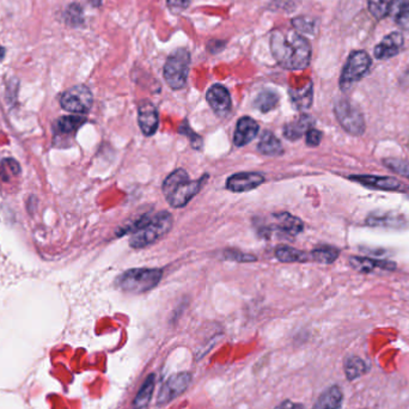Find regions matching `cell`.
<instances>
[{
  "label": "cell",
  "mask_w": 409,
  "mask_h": 409,
  "mask_svg": "<svg viewBox=\"0 0 409 409\" xmlns=\"http://www.w3.org/2000/svg\"><path fill=\"white\" fill-rule=\"evenodd\" d=\"M226 257L228 260L238 261V262H250L255 261V256L249 255V254H242L238 252H226Z\"/></svg>",
  "instance_id": "d590c367"
},
{
  "label": "cell",
  "mask_w": 409,
  "mask_h": 409,
  "mask_svg": "<svg viewBox=\"0 0 409 409\" xmlns=\"http://www.w3.org/2000/svg\"><path fill=\"white\" fill-rule=\"evenodd\" d=\"M405 44L401 32H390L374 48V54L378 60H386L398 56Z\"/></svg>",
  "instance_id": "9a60e30c"
},
{
  "label": "cell",
  "mask_w": 409,
  "mask_h": 409,
  "mask_svg": "<svg viewBox=\"0 0 409 409\" xmlns=\"http://www.w3.org/2000/svg\"><path fill=\"white\" fill-rule=\"evenodd\" d=\"M350 181L358 182L360 185L369 187V188L378 189V190H388V192H396L403 189V183L388 176H371V175H354L348 177Z\"/></svg>",
  "instance_id": "5bb4252c"
},
{
  "label": "cell",
  "mask_w": 409,
  "mask_h": 409,
  "mask_svg": "<svg viewBox=\"0 0 409 409\" xmlns=\"http://www.w3.org/2000/svg\"><path fill=\"white\" fill-rule=\"evenodd\" d=\"M94 97L90 89L85 85H75L63 92L60 104L63 109L75 114H85L90 111Z\"/></svg>",
  "instance_id": "ba28073f"
},
{
  "label": "cell",
  "mask_w": 409,
  "mask_h": 409,
  "mask_svg": "<svg viewBox=\"0 0 409 409\" xmlns=\"http://www.w3.org/2000/svg\"><path fill=\"white\" fill-rule=\"evenodd\" d=\"M350 264L355 269L364 271V273H369V271H374V269H383V271H393L395 269V264L393 262H388V261H377L371 260V259H365V257H352L350 259Z\"/></svg>",
  "instance_id": "d6986e66"
},
{
  "label": "cell",
  "mask_w": 409,
  "mask_h": 409,
  "mask_svg": "<svg viewBox=\"0 0 409 409\" xmlns=\"http://www.w3.org/2000/svg\"><path fill=\"white\" fill-rule=\"evenodd\" d=\"M206 99L218 116H225L231 111V96L228 89L221 84H214L209 87Z\"/></svg>",
  "instance_id": "8fae6325"
},
{
  "label": "cell",
  "mask_w": 409,
  "mask_h": 409,
  "mask_svg": "<svg viewBox=\"0 0 409 409\" xmlns=\"http://www.w3.org/2000/svg\"><path fill=\"white\" fill-rule=\"evenodd\" d=\"M190 0H166V5L175 12L183 11L188 8Z\"/></svg>",
  "instance_id": "8d00e7d4"
},
{
  "label": "cell",
  "mask_w": 409,
  "mask_h": 409,
  "mask_svg": "<svg viewBox=\"0 0 409 409\" xmlns=\"http://www.w3.org/2000/svg\"><path fill=\"white\" fill-rule=\"evenodd\" d=\"M390 13L400 28L409 32V0H396Z\"/></svg>",
  "instance_id": "cb8c5ba5"
},
{
  "label": "cell",
  "mask_w": 409,
  "mask_h": 409,
  "mask_svg": "<svg viewBox=\"0 0 409 409\" xmlns=\"http://www.w3.org/2000/svg\"><path fill=\"white\" fill-rule=\"evenodd\" d=\"M206 180L207 175L199 180H190L185 170L177 169L164 180L161 190L170 206L182 209L200 192Z\"/></svg>",
  "instance_id": "3957f363"
},
{
  "label": "cell",
  "mask_w": 409,
  "mask_h": 409,
  "mask_svg": "<svg viewBox=\"0 0 409 409\" xmlns=\"http://www.w3.org/2000/svg\"><path fill=\"white\" fill-rule=\"evenodd\" d=\"M190 381H192V374L188 372H180L168 378L166 383L161 386V391L158 395V405H166L185 393Z\"/></svg>",
  "instance_id": "9c48e42d"
},
{
  "label": "cell",
  "mask_w": 409,
  "mask_h": 409,
  "mask_svg": "<svg viewBox=\"0 0 409 409\" xmlns=\"http://www.w3.org/2000/svg\"><path fill=\"white\" fill-rule=\"evenodd\" d=\"M173 216L168 212H159L154 216H140L122 235L130 233V244L132 248H145L166 236L173 228Z\"/></svg>",
  "instance_id": "7a4b0ae2"
},
{
  "label": "cell",
  "mask_w": 409,
  "mask_h": 409,
  "mask_svg": "<svg viewBox=\"0 0 409 409\" xmlns=\"http://www.w3.org/2000/svg\"><path fill=\"white\" fill-rule=\"evenodd\" d=\"M334 113L338 123L347 133L359 137L365 132L364 116L362 111H359V108L354 106L353 103L347 99H340L335 103Z\"/></svg>",
  "instance_id": "52a82bcc"
},
{
  "label": "cell",
  "mask_w": 409,
  "mask_h": 409,
  "mask_svg": "<svg viewBox=\"0 0 409 409\" xmlns=\"http://www.w3.org/2000/svg\"><path fill=\"white\" fill-rule=\"evenodd\" d=\"M257 149L264 156H271H271H280L283 152V145H281L279 139L268 130L262 134L259 145H257Z\"/></svg>",
  "instance_id": "ffe728a7"
},
{
  "label": "cell",
  "mask_w": 409,
  "mask_h": 409,
  "mask_svg": "<svg viewBox=\"0 0 409 409\" xmlns=\"http://www.w3.org/2000/svg\"><path fill=\"white\" fill-rule=\"evenodd\" d=\"M276 409H305L303 405L300 403H295V402L290 401V400H286L283 401L281 405H278Z\"/></svg>",
  "instance_id": "74e56055"
},
{
  "label": "cell",
  "mask_w": 409,
  "mask_h": 409,
  "mask_svg": "<svg viewBox=\"0 0 409 409\" xmlns=\"http://www.w3.org/2000/svg\"><path fill=\"white\" fill-rule=\"evenodd\" d=\"M20 173V166L13 159H4L0 161V178L8 181L10 177Z\"/></svg>",
  "instance_id": "4dcf8cb0"
},
{
  "label": "cell",
  "mask_w": 409,
  "mask_h": 409,
  "mask_svg": "<svg viewBox=\"0 0 409 409\" xmlns=\"http://www.w3.org/2000/svg\"><path fill=\"white\" fill-rule=\"evenodd\" d=\"M292 24L297 32H305V34H314L315 32V20L310 17L300 16L292 20Z\"/></svg>",
  "instance_id": "d6a6232c"
},
{
  "label": "cell",
  "mask_w": 409,
  "mask_h": 409,
  "mask_svg": "<svg viewBox=\"0 0 409 409\" xmlns=\"http://www.w3.org/2000/svg\"><path fill=\"white\" fill-rule=\"evenodd\" d=\"M276 259L280 262L291 264V262H307L310 256L307 252H300L298 249L291 248L288 245H280L276 250Z\"/></svg>",
  "instance_id": "7402d4cb"
},
{
  "label": "cell",
  "mask_w": 409,
  "mask_h": 409,
  "mask_svg": "<svg viewBox=\"0 0 409 409\" xmlns=\"http://www.w3.org/2000/svg\"><path fill=\"white\" fill-rule=\"evenodd\" d=\"M271 51L276 63L290 71L304 70L310 65L311 46L295 29L279 28L271 34Z\"/></svg>",
  "instance_id": "6da1fadb"
},
{
  "label": "cell",
  "mask_w": 409,
  "mask_h": 409,
  "mask_svg": "<svg viewBox=\"0 0 409 409\" xmlns=\"http://www.w3.org/2000/svg\"><path fill=\"white\" fill-rule=\"evenodd\" d=\"M154 374H151L146 379L145 383L142 384V388L139 390L138 395L135 396L133 402L134 409H145L151 401V398L154 395Z\"/></svg>",
  "instance_id": "603a6c76"
},
{
  "label": "cell",
  "mask_w": 409,
  "mask_h": 409,
  "mask_svg": "<svg viewBox=\"0 0 409 409\" xmlns=\"http://www.w3.org/2000/svg\"><path fill=\"white\" fill-rule=\"evenodd\" d=\"M371 65L372 60L365 51H352L340 77L341 90H348L353 84L358 83L359 80L364 78L369 72Z\"/></svg>",
  "instance_id": "8992f818"
},
{
  "label": "cell",
  "mask_w": 409,
  "mask_h": 409,
  "mask_svg": "<svg viewBox=\"0 0 409 409\" xmlns=\"http://www.w3.org/2000/svg\"><path fill=\"white\" fill-rule=\"evenodd\" d=\"M278 231L283 235L295 236L303 231V221L290 213H278L273 216V224L267 230H262V233Z\"/></svg>",
  "instance_id": "30bf717a"
},
{
  "label": "cell",
  "mask_w": 409,
  "mask_h": 409,
  "mask_svg": "<svg viewBox=\"0 0 409 409\" xmlns=\"http://www.w3.org/2000/svg\"><path fill=\"white\" fill-rule=\"evenodd\" d=\"M5 53H6V51H5L4 48H3V47H1V46H0V61H1V60L4 59Z\"/></svg>",
  "instance_id": "f35d334b"
},
{
  "label": "cell",
  "mask_w": 409,
  "mask_h": 409,
  "mask_svg": "<svg viewBox=\"0 0 409 409\" xmlns=\"http://www.w3.org/2000/svg\"><path fill=\"white\" fill-rule=\"evenodd\" d=\"M161 276L163 273L157 268H135L118 276L116 285L122 291L140 295L156 288L161 281Z\"/></svg>",
  "instance_id": "277c9868"
},
{
  "label": "cell",
  "mask_w": 409,
  "mask_h": 409,
  "mask_svg": "<svg viewBox=\"0 0 409 409\" xmlns=\"http://www.w3.org/2000/svg\"><path fill=\"white\" fill-rule=\"evenodd\" d=\"M367 369L369 367L366 365V362L359 357H350L345 362V374L348 381H354L366 374Z\"/></svg>",
  "instance_id": "484cf974"
},
{
  "label": "cell",
  "mask_w": 409,
  "mask_h": 409,
  "mask_svg": "<svg viewBox=\"0 0 409 409\" xmlns=\"http://www.w3.org/2000/svg\"><path fill=\"white\" fill-rule=\"evenodd\" d=\"M264 182V177L260 173H240L228 177L226 188L235 193L248 192L255 189Z\"/></svg>",
  "instance_id": "4fadbf2b"
},
{
  "label": "cell",
  "mask_w": 409,
  "mask_h": 409,
  "mask_svg": "<svg viewBox=\"0 0 409 409\" xmlns=\"http://www.w3.org/2000/svg\"><path fill=\"white\" fill-rule=\"evenodd\" d=\"M322 140V133L319 132V130H316V128H310V130H307V144L309 146H312V147H315V146H319V142Z\"/></svg>",
  "instance_id": "e575fe53"
},
{
  "label": "cell",
  "mask_w": 409,
  "mask_h": 409,
  "mask_svg": "<svg viewBox=\"0 0 409 409\" xmlns=\"http://www.w3.org/2000/svg\"><path fill=\"white\" fill-rule=\"evenodd\" d=\"M290 97L293 104L298 109H307L312 104V97H314V90H312V83H307L302 89H291L290 90Z\"/></svg>",
  "instance_id": "44dd1931"
},
{
  "label": "cell",
  "mask_w": 409,
  "mask_h": 409,
  "mask_svg": "<svg viewBox=\"0 0 409 409\" xmlns=\"http://www.w3.org/2000/svg\"><path fill=\"white\" fill-rule=\"evenodd\" d=\"M278 103H279V96L276 91L264 90L257 94L254 104L259 111L268 113L273 111L278 106Z\"/></svg>",
  "instance_id": "d4e9b609"
},
{
  "label": "cell",
  "mask_w": 409,
  "mask_h": 409,
  "mask_svg": "<svg viewBox=\"0 0 409 409\" xmlns=\"http://www.w3.org/2000/svg\"><path fill=\"white\" fill-rule=\"evenodd\" d=\"M180 133L183 134V135H185V138H188L189 140H190L194 149H199L201 146H202V139H201L200 135H197V134L190 128L188 122L185 121L182 123L181 127H180Z\"/></svg>",
  "instance_id": "836d02e7"
},
{
  "label": "cell",
  "mask_w": 409,
  "mask_h": 409,
  "mask_svg": "<svg viewBox=\"0 0 409 409\" xmlns=\"http://www.w3.org/2000/svg\"><path fill=\"white\" fill-rule=\"evenodd\" d=\"M85 121H87L85 118L77 116V115L63 116L56 122V128H58L60 133H72V132L78 130L79 127L82 126Z\"/></svg>",
  "instance_id": "f1b7e54d"
},
{
  "label": "cell",
  "mask_w": 409,
  "mask_h": 409,
  "mask_svg": "<svg viewBox=\"0 0 409 409\" xmlns=\"http://www.w3.org/2000/svg\"><path fill=\"white\" fill-rule=\"evenodd\" d=\"M259 133V125L249 116L240 118L237 122L236 130L233 134V142L236 146H244L256 138Z\"/></svg>",
  "instance_id": "2e32d148"
},
{
  "label": "cell",
  "mask_w": 409,
  "mask_h": 409,
  "mask_svg": "<svg viewBox=\"0 0 409 409\" xmlns=\"http://www.w3.org/2000/svg\"><path fill=\"white\" fill-rule=\"evenodd\" d=\"M338 254H340V252H338V249L324 245V247H319V248L312 250L310 257L316 262H319V264H333L338 259Z\"/></svg>",
  "instance_id": "83f0119b"
},
{
  "label": "cell",
  "mask_w": 409,
  "mask_h": 409,
  "mask_svg": "<svg viewBox=\"0 0 409 409\" xmlns=\"http://www.w3.org/2000/svg\"><path fill=\"white\" fill-rule=\"evenodd\" d=\"M65 20L68 25L78 27L83 23V10L78 4H72L65 12Z\"/></svg>",
  "instance_id": "f546056e"
},
{
  "label": "cell",
  "mask_w": 409,
  "mask_h": 409,
  "mask_svg": "<svg viewBox=\"0 0 409 409\" xmlns=\"http://www.w3.org/2000/svg\"><path fill=\"white\" fill-rule=\"evenodd\" d=\"M314 120L309 115H300L299 118H295V121L288 122V125L283 128V135L288 140H298L303 134L307 133V130L312 128Z\"/></svg>",
  "instance_id": "e0dca14e"
},
{
  "label": "cell",
  "mask_w": 409,
  "mask_h": 409,
  "mask_svg": "<svg viewBox=\"0 0 409 409\" xmlns=\"http://www.w3.org/2000/svg\"><path fill=\"white\" fill-rule=\"evenodd\" d=\"M138 122L140 130L146 137H151L157 132L159 118H158L157 108L154 106V103L146 99L139 103Z\"/></svg>",
  "instance_id": "7c38bea8"
},
{
  "label": "cell",
  "mask_w": 409,
  "mask_h": 409,
  "mask_svg": "<svg viewBox=\"0 0 409 409\" xmlns=\"http://www.w3.org/2000/svg\"><path fill=\"white\" fill-rule=\"evenodd\" d=\"M395 1L396 0H367V5H369L371 15L374 18L383 20L388 15H390V11H391Z\"/></svg>",
  "instance_id": "4316f807"
},
{
  "label": "cell",
  "mask_w": 409,
  "mask_h": 409,
  "mask_svg": "<svg viewBox=\"0 0 409 409\" xmlns=\"http://www.w3.org/2000/svg\"><path fill=\"white\" fill-rule=\"evenodd\" d=\"M190 54L185 48H178L166 59L163 75L173 90H181L188 79Z\"/></svg>",
  "instance_id": "5b68a950"
},
{
  "label": "cell",
  "mask_w": 409,
  "mask_h": 409,
  "mask_svg": "<svg viewBox=\"0 0 409 409\" xmlns=\"http://www.w3.org/2000/svg\"><path fill=\"white\" fill-rule=\"evenodd\" d=\"M343 405V393L338 386H331L319 396L314 409H340Z\"/></svg>",
  "instance_id": "ac0fdd59"
},
{
  "label": "cell",
  "mask_w": 409,
  "mask_h": 409,
  "mask_svg": "<svg viewBox=\"0 0 409 409\" xmlns=\"http://www.w3.org/2000/svg\"><path fill=\"white\" fill-rule=\"evenodd\" d=\"M383 163L393 173L407 177L409 180V161L390 158V159H386Z\"/></svg>",
  "instance_id": "1f68e13d"
}]
</instances>
